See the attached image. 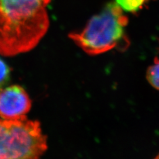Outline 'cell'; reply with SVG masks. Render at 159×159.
I'll return each instance as SVG.
<instances>
[{"mask_svg":"<svg viewBox=\"0 0 159 159\" xmlns=\"http://www.w3.org/2000/svg\"><path fill=\"white\" fill-rule=\"evenodd\" d=\"M51 0H0V54L13 57L35 48L49 27Z\"/></svg>","mask_w":159,"mask_h":159,"instance_id":"1","label":"cell"},{"mask_svg":"<svg viewBox=\"0 0 159 159\" xmlns=\"http://www.w3.org/2000/svg\"><path fill=\"white\" fill-rule=\"evenodd\" d=\"M128 22L123 10L116 3L111 2L91 17L81 31L70 33L68 37L90 56L114 49L123 51L130 43L125 31Z\"/></svg>","mask_w":159,"mask_h":159,"instance_id":"2","label":"cell"},{"mask_svg":"<svg viewBox=\"0 0 159 159\" xmlns=\"http://www.w3.org/2000/svg\"><path fill=\"white\" fill-rule=\"evenodd\" d=\"M47 148V137L39 121L27 116L15 119L0 117V159H35Z\"/></svg>","mask_w":159,"mask_h":159,"instance_id":"3","label":"cell"},{"mask_svg":"<svg viewBox=\"0 0 159 159\" xmlns=\"http://www.w3.org/2000/svg\"><path fill=\"white\" fill-rule=\"evenodd\" d=\"M32 102L22 86L13 85L0 89V117L15 119L26 116Z\"/></svg>","mask_w":159,"mask_h":159,"instance_id":"4","label":"cell"},{"mask_svg":"<svg viewBox=\"0 0 159 159\" xmlns=\"http://www.w3.org/2000/svg\"><path fill=\"white\" fill-rule=\"evenodd\" d=\"M150 0H116L124 11L135 13L140 11Z\"/></svg>","mask_w":159,"mask_h":159,"instance_id":"5","label":"cell"},{"mask_svg":"<svg viewBox=\"0 0 159 159\" xmlns=\"http://www.w3.org/2000/svg\"><path fill=\"white\" fill-rule=\"evenodd\" d=\"M146 78L152 87L159 90V58L154 59L153 63L147 68Z\"/></svg>","mask_w":159,"mask_h":159,"instance_id":"6","label":"cell"},{"mask_svg":"<svg viewBox=\"0 0 159 159\" xmlns=\"http://www.w3.org/2000/svg\"><path fill=\"white\" fill-rule=\"evenodd\" d=\"M11 74V68L0 58V89L5 87L9 82Z\"/></svg>","mask_w":159,"mask_h":159,"instance_id":"7","label":"cell"}]
</instances>
